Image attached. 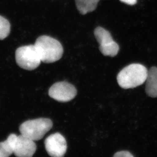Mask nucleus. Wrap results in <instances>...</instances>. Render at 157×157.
I'll use <instances>...</instances> for the list:
<instances>
[{"mask_svg": "<svg viewBox=\"0 0 157 157\" xmlns=\"http://www.w3.org/2000/svg\"><path fill=\"white\" fill-rule=\"evenodd\" d=\"M147 74L148 71L143 65L130 64L124 68L117 74V83L123 89L134 88L146 82Z\"/></svg>", "mask_w": 157, "mask_h": 157, "instance_id": "obj_1", "label": "nucleus"}, {"mask_svg": "<svg viewBox=\"0 0 157 157\" xmlns=\"http://www.w3.org/2000/svg\"><path fill=\"white\" fill-rule=\"evenodd\" d=\"M42 62L52 63L59 60L63 54V48L59 41L48 36L37 38L35 43Z\"/></svg>", "mask_w": 157, "mask_h": 157, "instance_id": "obj_2", "label": "nucleus"}, {"mask_svg": "<svg viewBox=\"0 0 157 157\" xmlns=\"http://www.w3.org/2000/svg\"><path fill=\"white\" fill-rule=\"evenodd\" d=\"M52 122L47 118L27 121L19 127L21 134L34 141L41 140L52 127Z\"/></svg>", "mask_w": 157, "mask_h": 157, "instance_id": "obj_3", "label": "nucleus"}, {"mask_svg": "<svg viewBox=\"0 0 157 157\" xmlns=\"http://www.w3.org/2000/svg\"><path fill=\"white\" fill-rule=\"evenodd\" d=\"M15 59L19 67L27 70H34L42 62L35 44L18 48L15 52Z\"/></svg>", "mask_w": 157, "mask_h": 157, "instance_id": "obj_4", "label": "nucleus"}, {"mask_svg": "<svg viewBox=\"0 0 157 157\" xmlns=\"http://www.w3.org/2000/svg\"><path fill=\"white\" fill-rule=\"evenodd\" d=\"M94 35L99 43L100 51L104 56L114 57L119 53V45L113 40L109 32L98 27L94 30Z\"/></svg>", "mask_w": 157, "mask_h": 157, "instance_id": "obj_5", "label": "nucleus"}, {"mask_svg": "<svg viewBox=\"0 0 157 157\" xmlns=\"http://www.w3.org/2000/svg\"><path fill=\"white\" fill-rule=\"evenodd\" d=\"M48 94L56 101L67 102L75 98L77 90L73 85L68 82H58L51 86Z\"/></svg>", "mask_w": 157, "mask_h": 157, "instance_id": "obj_6", "label": "nucleus"}, {"mask_svg": "<svg viewBox=\"0 0 157 157\" xmlns=\"http://www.w3.org/2000/svg\"><path fill=\"white\" fill-rule=\"evenodd\" d=\"M44 144L48 154L52 157H63L67 151L65 138L59 133L49 135L46 138Z\"/></svg>", "mask_w": 157, "mask_h": 157, "instance_id": "obj_7", "label": "nucleus"}, {"mask_svg": "<svg viewBox=\"0 0 157 157\" xmlns=\"http://www.w3.org/2000/svg\"><path fill=\"white\" fill-rule=\"evenodd\" d=\"M36 148L34 141L21 134L17 137L13 154L18 157H31L35 153Z\"/></svg>", "mask_w": 157, "mask_h": 157, "instance_id": "obj_8", "label": "nucleus"}, {"mask_svg": "<svg viewBox=\"0 0 157 157\" xmlns=\"http://www.w3.org/2000/svg\"><path fill=\"white\" fill-rule=\"evenodd\" d=\"M145 92L148 96L157 98V67H152L148 71Z\"/></svg>", "mask_w": 157, "mask_h": 157, "instance_id": "obj_9", "label": "nucleus"}, {"mask_svg": "<svg viewBox=\"0 0 157 157\" xmlns=\"http://www.w3.org/2000/svg\"><path fill=\"white\" fill-rule=\"evenodd\" d=\"M17 136L11 134L6 140L0 142V157H8L14 153V148Z\"/></svg>", "mask_w": 157, "mask_h": 157, "instance_id": "obj_10", "label": "nucleus"}, {"mask_svg": "<svg viewBox=\"0 0 157 157\" xmlns=\"http://www.w3.org/2000/svg\"><path fill=\"white\" fill-rule=\"evenodd\" d=\"M100 0H75L76 6L80 14L85 15L96 9Z\"/></svg>", "mask_w": 157, "mask_h": 157, "instance_id": "obj_11", "label": "nucleus"}, {"mask_svg": "<svg viewBox=\"0 0 157 157\" xmlns=\"http://www.w3.org/2000/svg\"><path fill=\"white\" fill-rule=\"evenodd\" d=\"M10 24L9 21L0 15V40L8 36L10 32Z\"/></svg>", "mask_w": 157, "mask_h": 157, "instance_id": "obj_12", "label": "nucleus"}, {"mask_svg": "<svg viewBox=\"0 0 157 157\" xmlns=\"http://www.w3.org/2000/svg\"><path fill=\"white\" fill-rule=\"evenodd\" d=\"M114 157H132L133 155L129 151H118L113 155Z\"/></svg>", "mask_w": 157, "mask_h": 157, "instance_id": "obj_13", "label": "nucleus"}, {"mask_svg": "<svg viewBox=\"0 0 157 157\" xmlns=\"http://www.w3.org/2000/svg\"><path fill=\"white\" fill-rule=\"evenodd\" d=\"M120 1L129 5H134L137 2V0H120Z\"/></svg>", "mask_w": 157, "mask_h": 157, "instance_id": "obj_14", "label": "nucleus"}]
</instances>
